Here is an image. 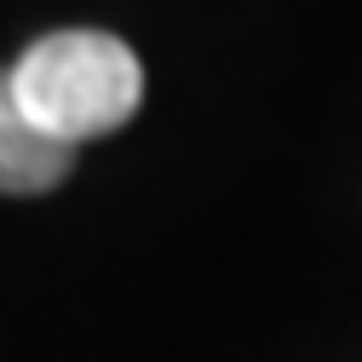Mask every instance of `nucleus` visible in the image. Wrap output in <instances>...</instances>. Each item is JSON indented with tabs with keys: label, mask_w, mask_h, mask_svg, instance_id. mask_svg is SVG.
<instances>
[{
	"label": "nucleus",
	"mask_w": 362,
	"mask_h": 362,
	"mask_svg": "<svg viewBox=\"0 0 362 362\" xmlns=\"http://www.w3.org/2000/svg\"><path fill=\"white\" fill-rule=\"evenodd\" d=\"M23 121L64 150L127 127L144 104V64L110 29H52L12 64Z\"/></svg>",
	"instance_id": "f257e3e1"
},
{
	"label": "nucleus",
	"mask_w": 362,
	"mask_h": 362,
	"mask_svg": "<svg viewBox=\"0 0 362 362\" xmlns=\"http://www.w3.org/2000/svg\"><path fill=\"white\" fill-rule=\"evenodd\" d=\"M75 167V150L40 139L12 98V69H0V196H47Z\"/></svg>",
	"instance_id": "f03ea898"
}]
</instances>
